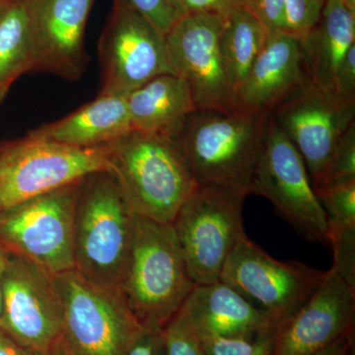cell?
Segmentation results:
<instances>
[{"label": "cell", "mask_w": 355, "mask_h": 355, "mask_svg": "<svg viewBox=\"0 0 355 355\" xmlns=\"http://www.w3.org/2000/svg\"><path fill=\"white\" fill-rule=\"evenodd\" d=\"M244 6L260 21L268 34L284 31V0H245Z\"/></svg>", "instance_id": "4dcf8cb0"}, {"label": "cell", "mask_w": 355, "mask_h": 355, "mask_svg": "<svg viewBox=\"0 0 355 355\" xmlns=\"http://www.w3.org/2000/svg\"><path fill=\"white\" fill-rule=\"evenodd\" d=\"M34 355H74L69 349L67 345L60 338V340L55 345L51 347L48 352H43V354H34Z\"/></svg>", "instance_id": "74e56055"}, {"label": "cell", "mask_w": 355, "mask_h": 355, "mask_svg": "<svg viewBox=\"0 0 355 355\" xmlns=\"http://www.w3.org/2000/svg\"><path fill=\"white\" fill-rule=\"evenodd\" d=\"M132 130L127 95L98 94L60 120L27 133L33 139L74 147L107 146Z\"/></svg>", "instance_id": "d6986e66"}, {"label": "cell", "mask_w": 355, "mask_h": 355, "mask_svg": "<svg viewBox=\"0 0 355 355\" xmlns=\"http://www.w3.org/2000/svg\"><path fill=\"white\" fill-rule=\"evenodd\" d=\"M200 336H240L275 328L265 313L221 280L196 286L181 308Z\"/></svg>", "instance_id": "ac0fdd59"}, {"label": "cell", "mask_w": 355, "mask_h": 355, "mask_svg": "<svg viewBox=\"0 0 355 355\" xmlns=\"http://www.w3.org/2000/svg\"><path fill=\"white\" fill-rule=\"evenodd\" d=\"M110 147H74L33 139L0 142V205L8 209L37 196L110 172Z\"/></svg>", "instance_id": "8992f818"}, {"label": "cell", "mask_w": 355, "mask_h": 355, "mask_svg": "<svg viewBox=\"0 0 355 355\" xmlns=\"http://www.w3.org/2000/svg\"><path fill=\"white\" fill-rule=\"evenodd\" d=\"M135 214L110 172L81 180L74 216V270L119 289L132 249Z\"/></svg>", "instance_id": "277c9868"}, {"label": "cell", "mask_w": 355, "mask_h": 355, "mask_svg": "<svg viewBox=\"0 0 355 355\" xmlns=\"http://www.w3.org/2000/svg\"><path fill=\"white\" fill-rule=\"evenodd\" d=\"M354 318L355 289L331 268L304 304L277 327L272 355H315L354 334Z\"/></svg>", "instance_id": "2e32d148"}, {"label": "cell", "mask_w": 355, "mask_h": 355, "mask_svg": "<svg viewBox=\"0 0 355 355\" xmlns=\"http://www.w3.org/2000/svg\"><path fill=\"white\" fill-rule=\"evenodd\" d=\"M270 116L304 161L313 189L326 184L336 144L355 121V101L308 81Z\"/></svg>", "instance_id": "8fae6325"}, {"label": "cell", "mask_w": 355, "mask_h": 355, "mask_svg": "<svg viewBox=\"0 0 355 355\" xmlns=\"http://www.w3.org/2000/svg\"><path fill=\"white\" fill-rule=\"evenodd\" d=\"M6 2L7 0H0V12H1V10L3 9L4 6H6Z\"/></svg>", "instance_id": "ab89813d"}, {"label": "cell", "mask_w": 355, "mask_h": 355, "mask_svg": "<svg viewBox=\"0 0 355 355\" xmlns=\"http://www.w3.org/2000/svg\"><path fill=\"white\" fill-rule=\"evenodd\" d=\"M314 191L326 214L328 230L355 226V180L326 184Z\"/></svg>", "instance_id": "cb8c5ba5"}, {"label": "cell", "mask_w": 355, "mask_h": 355, "mask_svg": "<svg viewBox=\"0 0 355 355\" xmlns=\"http://www.w3.org/2000/svg\"><path fill=\"white\" fill-rule=\"evenodd\" d=\"M80 181L1 210L0 240L7 249L53 275L74 270V216Z\"/></svg>", "instance_id": "ba28073f"}, {"label": "cell", "mask_w": 355, "mask_h": 355, "mask_svg": "<svg viewBox=\"0 0 355 355\" xmlns=\"http://www.w3.org/2000/svg\"><path fill=\"white\" fill-rule=\"evenodd\" d=\"M132 130L175 137L197 111L188 83L174 74L154 77L127 94Z\"/></svg>", "instance_id": "44dd1931"}, {"label": "cell", "mask_w": 355, "mask_h": 355, "mask_svg": "<svg viewBox=\"0 0 355 355\" xmlns=\"http://www.w3.org/2000/svg\"><path fill=\"white\" fill-rule=\"evenodd\" d=\"M127 355H164L161 330L144 328Z\"/></svg>", "instance_id": "836d02e7"}, {"label": "cell", "mask_w": 355, "mask_h": 355, "mask_svg": "<svg viewBox=\"0 0 355 355\" xmlns=\"http://www.w3.org/2000/svg\"><path fill=\"white\" fill-rule=\"evenodd\" d=\"M275 330L240 336H200L207 355H272Z\"/></svg>", "instance_id": "d4e9b609"}, {"label": "cell", "mask_w": 355, "mask_h": 355, "mask_svg": "<svg viewBox=\"0 0 355 355\" xmlns=\"http://www.w3.org/2000/svg\"><path fill=\"white\" fill-rule=\"evenodd\" d=\"M328 242L334 252V270L347 284L355 289V226L330 229Z\"/></svg>", "instance_id": "4316f807"}, {"label": "cell", "mask_w": 355, "mask_h": 355, "mask_svg": "<svg viewBox=\"0 0 355 355\" xmlns=\"http://www.w3.org/2000/svg\"><path fill=\"white\" fill-rule=\"evenodd\" d=\"M224 20L214 14H187L165 35L175 76L188 83L197 111H236L219 46Z\"/></svg>", "instance_id": "4fadbf2b"}, {"label": "cell", "mask_w": 355, "mask_h": 355, "mask_svg": "<svg viewBox=\"0 0 355 355\" xmlns=\"http://www.w3.org/2000/svg\"><path fill=\"white\" fill-rule=\"evenodd\" d=\"M34 71L29 14L26 0H7L0 12V105L23 74Z\"/></svg>", "instance_id": "603a6c76"}, {"label": "cell", "mask_w": 355, "mask_h": 355, "mask_svg": "<svg viewBox=\"0 0 355 355\" xmlns=\"http://www.w3.org/2000/svg\"><path fill=\"white\" fill-rule=\"evenodd\" d=\"M62 338L74 355H127L144 327L119 289L99 286L76 270L55 275Z\"/></svg>", "instance_id": "5b68a950"}, {"label": "cell", "mask_w": 355, "mask_h": 355, "mask_svg": "<svg viewBox=\"0 0 355 355\" xmlns=\"http://www.w3.org/2000/svg\"><path fill=\"white\" fill-rule=\"evenodd\" d=\"M95 0H26L34 71L76 81L87 69L84 35Z\"/></svg>", "instance_id": "9a60e30c"}, {"label": "cell", "mask_w": 355, "mask_h": 355, "mask_svg": "<svg viewBox=\"0 0 355 355\" xmlns=\"http://www.w3.org/2000/svg\"><path fill=\"white\" fill-rule=\"evenodd\" d=\"M324 273L300 261L277 260L246 235L231 252L219 280L265 313L277 328L310 298Z\"/></svg>", "instance_id": "30bf717a"}, {"label": "cell", "mask_w": 355, "mask_h": 355, "mask_svg": "<svg viewBox=\"0 0 355 355\" xmlns=\"http://www.w3.org/2000/svg\"><path fill=\"white\" fill-rule=\"evenodd\" d=\"M307 83L300 39L284 31L270 33L236 94V110L270 114Z\"/></svg>", "instance_id": "e0dca14e"}, {"label": "cell", "mask_w": 355, "mask_h": 355, "mask_svg": "<svg viewBox=\"0 0 355 355\" xmlns=\"http://www.w3.org/2000/svg\"><path fill=\"white\" fill-rule=\"evenodd\" d=\"M0 355H34L0 327Z\"/></svg>", "instance_id": "e575fe53"}, {"label": "cell", "mask_w": 355, "mask_h": 355, "mask_svg": "<svg viewBox=\"0 0 355 355\" xmlns=\"http://www.w3.org/2000/svg\"><path fill=\"white\" fill-rule=\"evenodd\" d=\"M1 210H2L1 205H0V212H1Z\"/></svg>", "instance_id": "60d3db41"}, {"label": "cell", "mask_w": 355, "mask_h": 355, "mask_svg": "<svg viewBox=\"0 0 355 355\" xmlns=\"http://www.w3.org/2000/svg\"><path fill=\"white\" fill-rule=\"evenodd\" d=\"M327 0H284V32L301 39L317 24Z\"/></svg>", "instance_id": "83f0119b"}, {"label": "cell", "mask_w": 355, "mask_h": 355, "mask_svg": "<svg viewBox=\"0 0 355 355\" xmlns=\"http://www.w3.org/2000/svg\"><path fill=\"white\" fill-rule=\"evenodd\" d=\"M98 51L99 94L127 95L154 77L175 76L164 35L127 0H114Z\"/></svg>", "instance_id": "9c48e42d"}, {"label": "cell", "mask_w": 355, "mask_h": 355, "mask_svg": "<svg viewBox=\"0 0 355 355\" xmlns=\"http://www.w3.org/2000/svg\"><path fill=\"white\" fill-rule=\"evenodd\" d=\"M354 338L352 335L343 336L315 355H352Z\"/></svg>", "instance_id": "d590c367"}, {"label": "cell", "mask_w": 355, "mask_h": 355, "mask_svg": "<svg viewBox=\"0 0 355 355\" xmlns=\"http://www.w3.org/2000/svg\"><path fill=\"white\" fill-rule=\"evenodd\" d=\"M0 327L33 354L62 338V309L55 275L13 252L2 279Z\"/></svg>", "instance_id": "5bb4252c"}, {"label": "cell", "mask_w": 355, "mask_h": 355, "mask_svg": "<svg viewBox=\"0 0 355 355\" xmlns=\"http://www.w3.org/2000/svg\"><path fill=\"white\" fill-rule=\"evenodd\" d=\"M335 92L343 99L355 101V44L347 51L336 72Z\"/></svg>", "instance_id": "d6a6232c"}, {"label": "cell", "mask_w": 355, "mask_h": 355, "mask_svg": "<svg viewBox=\"0 0 355 355\" xmlns=\"http://www.w3.org/2000/svg\"><path fill=\"white\" fill-rule=\"evenodd\" d=\"M127 1L146 19L150 21L164 36L178 19L181 18L173 0H127Z\"/></svg>", "instance_id": "f546056e"}, {"label": "cell", "mask_w": 355, "mask_h": 355, "mask_svg": "<svg viewBox=\"0 0 355 355\" xmlns=\"http://www.w3.org/2000/svg\"><path fill=\"white\" fill-rule=\"evenodd\" d=\"M164 355H207L197 331L180 309L161 330Z\"/></svg>", "instance_id": "484cf974"}, {"label": "cell", "mask_w": 355, "mask_h": 355, "mask_svg": "<svg viewBox=\"0 0 355 355\" xmlns=\"http://www.w3.org/2000/svg\"><path fill=\"white\" fill-rule=\"evenodd\" d=\"M180 15L205 13L226 17L236 8L244 6L245 0H173Z\"/></svg>", "instance_id": "1f68e13d"}, {"label": "cell", "mask_w": 355, "mask_h": 355, "mask_svg": "<svg viewBox=\"0 0 355 355\" xmlns=\"http://www.w3.org/2000/svg\"><path fill=\"white\" fill-rule=\"evenodd\" d=\"M345 7L355 14V0H340Z\"/></svg>", "instance_id": "f35d334b"}, {"label": "cell", "mask_w": 355, "mask_h": 355, "mask_svg": "<svg viewBox=\"0 0 355 355\" xmlns=\"http://www.w3.org/2000/svg\"><path fill=\"white\" fill-rule=\"evenodd\" d=\"M9 254H10V251L0 240V319H1L2 310V279H3L4 272H6L7 263H8Z\"/></svg>", "instance_id": "8d00e7d4"}, {"label": "cell", "mask_w": 355, "mask_h": 355, "mask_svg": "<svg viewBox=\"0 0 355 355\" xmlns=\"http://www.w3.org/2000/svg\"><path fill=\"white\" fill-rule=\"evenodd\" d=\"M245 196L211 186H198L172 222L191 279L197 286L220 279L231 252L246 233Z\"/></svg>", "instance_id": "52a82bcc"}, {"label": "cell", "mask_w": 355, "mask_h": 355, "mask_svg": "<svg viewBox=\"0 0 355 355\" xmlns=\"http://www.w3.org/2000/svg\"><path fill=\"white\" fill-rule=\"evenodd\" d=\"M268 32L245 6L228 14L219 40L222 62L235 95L263 51Z\"/></svg>", "instance_id": "7402d4cb"}, {"label": "cell", "mask_w": 355, "mask_h": 355, "mask_svg": "<svg viewBox=\"0 0 355 355\" xmlns=\"http://www.w3.org/2000/svg\"><path fill=\"white\" fill-rule=\"evenodd\" d=\"M251 193L270 200L280 216L311 241L328 242L326 214L313 189L304 161L272 116Z\"/></svg>", "instance_id": "7c38bea8"}, {"label": "cell", "mask_w": 355, "mask_h": 355, "mask_svg": "<svg viewBox=\"0 0 355 355\" xmlns=\"http://www.w3.org/2000/svg\"><path fill=\"white\" fill-rule=\"evenodd\" d=\"M196 286L172 223L135 214L132 249L119 291L140 324L162 330Z\"/></svg>", "instance_id": "3957f363"}, {"label": "cell", "mask_w": 355, "mask_h": 355, "mask_svg": "<svg viewBox=\"0 0 355 355\" xmlns=\"http://www.w3.org/2000/svg\"><path fill=\"white\" fill-rule=\"evenodd\" d=\"M352 180H355V121L336 144L326 184Z\"/></svg>", "instance_id": "f1b7e54d"}, {"label": "cell", "mask_w": 355, "mask_h": 355, "mask_svg": "<svg viewBox=\"0 0 355 355\" xmlns=\"http://www.w3.org/2000/svg\"><path fill=\"white\" fill-rule=\"evenodd\" d=\"M270 114L196 111L174 137L198 186L247 197L263 149Z\"/></svg>", "instance_id": "6da1fadb"}, {"label": "cell", "mask_w": 355, "mask_h": 355, "mask_svg": "<svg viewBox=\"0 0 355 355\" xmlns=\"http://www.w3.org/2000/svg\"><path fill=\"white\" fill-rule=\"evenodd\" d=\"M109 147L110 173L133 212L172 223L197 187L174 137L132 130Z\"/></svg>", "instance_id": "7a4b0ae2"}, {"label": "cell", "mask_w": 355, "mask_h": 355, "mask_svg": "<svg viewBox=\"0 0 355 355\" xmlns=\"http://www.w3.org/2000/svg\"><path fill=\"white\" fill-rule=\"evenodd\" d=\"M355 44V14L340 0H327L321 17L300 39L301 55L307 80L335 92L338 67Z\"/></svg>", "instance_id": "ffe728a7"}]
</instances>
